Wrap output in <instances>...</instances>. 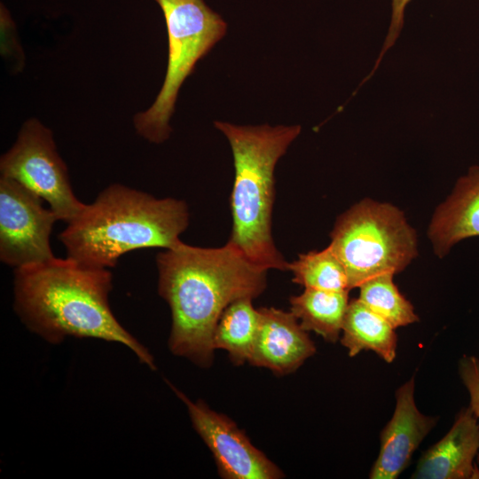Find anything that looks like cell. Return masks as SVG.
Here are the masks:
<instances>
[{
  "mask_svg": "<svg viewBox=\"0 0 479 479\" xmlns=\"http://www.w3.org/2000/svg\"><path fill=\"white\" fill-rule=\"evenodd\" d=\"M0 172L46 201L59 220L70 222L86 205L73 192L52 132L35 118L23 124L14 145L1 156Z\"/></svg>",
  "mask_w": 479,
  "mask_h": 479,
  "instance_id": "cell-7",
  "label": "cell"
},
{
  "mask_svg": "<svg viewBox=\"0 0 479 479\" xmlns=\"http://www.w3.org/2000/svg\"><path fill=\"white\" fill-rule=\"evenodd\" d=\"M479 426L471 408H462L445 434L420 456L412 479H478Z\"/></svg>",
  "mask_w": 479,
  "mask_h": 479,
  "instance_id": "cell-12",
  "label": "cell"
},
{
  "mask_svg": "<svg viewBox=\"0 0 479 479\" xmlns=\"http://www.w3.org/2000/svg\"><path fill=\"white\" fill-rule=\"evenodd\" d=\"M20 183L0 177V260L14 268L54 257L50 236L56 214Z\"/></svg>",
  "mask_w": 479,
  "mask_h": 479,
  "instance_id": "cell-8",
  "label": "cell"
},
{
  "mask_svg": "<svg viewBox=\"0 0 479 479\" xmlns=\"http://www.w3.org/2000/svg\"><path fill=\"white\" fill-rule=\"evenodd\" d=\"M349 302L348 290L305 288L301 294L290 298L291 312L302 327L334 343L340 338Z\"/></svg>",
  "mask_w": 479,
  "mask_h": 479,
  "instance_id": "cell-15",
  "label": "cell"
},
{
  "mask_svg": "<svg viewBox=\"0 0 479 479\" xmlns=\"http://www.w3.org/2000/svg\"><path fill=\"white\" fill-rule=\"evenodd\" d=\"M479 236V166L471 167L451 195L433 214L428 237L435 254L443 257L458 242Z\"/></svg>",
  "mask_w": 479,
  "mask_h": 479,
  "instance_id": "cell-13",
  "label": "cell"
},
{
  "mask_svg": "<svg viewBox=\"0 0 479 479\" xmlns=\"http://www.w3.org/2000/svg\"><path fill=\"white\" fill-rule=\"evenodd\" d=\"M156 264L158 292L171 311L170 351L200 367L210 366L220 317L234 301L259 296L266 287L267 270L230 243L205 248L180 241L159 253Z\"/></svg>",
  "mask_w": 479,
  "mask_h": 479,
  "instance_id": "cell-1",
  "label": "cell"
},
{
  "mask_svg": "<svg viewBox=\"0 0 479 479\" xmlns=\"http://www.w3.org/2000/svg\"><path fill=\"white\" fill-rule=\"evenodd\" d=\"M343 264L349 288L404 271L418 255L417 235L403 211L364 199L337 219L329 245Z\"/></svg>",
  "mask_w": 479,
  "mask_h": 479,
  "instance_id": "cell-5",
  "label": "cell"
},
{
  "mask_svg": "<svg viewBox=\"0 0 479 479\" xmlns=\"http://www.w3.org/2000/svg\"><path fill=\"white\" fill-rule=\"evenodd\" d=\"M187 204L157 199L122 184L102 190L59 233L67 256L88 266L110 269L124 254L141 248H171L189 224Z\"/></svg>",
  "mask_w": 479,
  "mask_h": 479,
  "instance_id": "cell-3",
  "label": "cell"
},
{
  "mask_svg": "<svg viewBox=\"0 0 479 479\" xmlns=\"http://www.w3.org/2000/svg\"><path fill=\"white\" fill-rule=\"evenodd\" d=\"M166 21L169 56L162 87L146 111L134 117L135 129L146 140H167L178 90L195 65L225 35L226 22L204 0H154Z\"/></svg>",
  "mask_w": 479,
  "mask_h": 479,
  "instance_id": "cell-6",
  "label": "cell"
},
{
  "mask_svg": "<svg viewBox=\"0 0 479 479\" xmlns=\"http://www.w3.org/2000/svg\"><path fill=\"white\" fill-rule=\"evenodd\" d=\"M252 300L245 297L232 302L220 317L214 333V349L226 350L236 365L249 361L259 327V310L253 307Z\"/></svg>",
  "mask_w": 479,
  "mask_h": 479,
  "instance_id": "cell-16",
  "label": "cell"
},
{
  "mask_svg": "<svg viewBox=\"0 0 479 479\" xmlns=\"http://www.w3.org/2000/svg\"><path fill=\"white\" fill-rule=\"evenodd\" d=\"M394 275L385 273L364 282L358 299L397 329L419 321V317L394 283Z\"/></svg>",
  "mask_w": 479,
  "mask_h": 479,
  "instance_id": "cell-18",
  "label": "cell"
},
{
  "mask_svg": "<svg viewBox=\"0 0 479 479\" xmlns=\"http://www.w3.org/2000/svg\"><path fill=\"white\" fill-rule=\"evenodd\" d=\"M410 1L411 0H392L391 20L388 35L386 36L380 56L376 60L375 66L370 75H367L366 79H369L373 75V72L377 69L386 51L392 47V45L397 39L404 25V11Z\"/></svg>",
  "mask_w": 479,
  "mask_h": 479,
  "instance_id": "cell-20",
  "label": "cell"
},
{
  "mask_svg": "<svg viewBox=\"0 0 479 479\" xmlns=\"http://www.w3.org/2000/svg\"><path fill=\"white\" fill-rule=\"evenodd\" d=\"M342 333L340 342L349 357L372 350L386 363H392L397 356L396 328L358 298L349 302Z\"/></svg>",
  "mask_w": 479,
  "mask_h": 479,
  "instance_id": "cell-14",
  "label": "cell"
},
{
  "mask_svg": "<svg viewBox=\"0 0 479 479\" xmlns=\"http://www.w3.org/2000/svg\"><path fill=\"white\" fill-rule=\"evenodd\" d=\"M185 404L192 426L212 452L217 471L225 479H279L283 472L250 442L227 416L203 401H192L168 382Z\"/></svg>",
  "mask_w": 479,
  "mask_h": 479,
  "instance_id": "cell-9",
  "label": "cell"
},
{
  "mask_svg": "<svg viewBox=\"0 0 479 479\" xmlns=\"http://www.w3.org/2000/svg\"><path fill=\"white\" fill-rule=\"evenodd\" d=\"M230 142L235 178L231 195L232 236L228 243L251 263L265 269L288 270L271 236L274 169L300 134L301 126H236L216 122Z\"/></svg>",
  "mask_w": 479,
  "mask_h": 479,
  "instance_id": "cell-4",
  "label": "cell"
},
{
  "mask_svg": "<svg viewBox=\"0 0 479 479\" xmlns=\"http://www.w3.org/2000/svg\"><path fill=\"white\" fill-rule=\"evenodd\" d=\"M414 389L412 376L396 390L395 410L381 432L380 451L369 473L370 479L397 478L438 420V417L420 412L414 400Z\"/></svg>",
  "mask_w": 479,
  "mask_h": 479,
  "instance_id": "cell-10",
  "label": "cell"
},
{
  "mask_svg": "<svg viewBox=\"0 0 479 479\" xmlns=\"http://www.w3.org/2000/svg\"><path fill=\"white\" fill-rule=\"evenodd\" d=\"M458 371L469 394L468 406L476 417L479 426V358L471 355H463L459 360ZM476 460L479 462V453Z\"/></svg>",
  "mask_w": 479,
  "mask_h": 479,
  "instance_id": "cell-19",
  "label": "cell"
},
{
  "mask_svg": "<svg viewBox=\"0 0 479 479\" xmlns=\"http://www.w3.org/2000/svg\"><path fill=\"white\" fill-rule=\"evenodd\" d=\"M293 281L304 288L327 291H349L346 270L328 246L320 251L301 254L288 263Z\"/></svg>",
  "mask_w": 479,
  "mask_h": 479,
  "instance_id": "cell-17",
  "label": "cell"
},
{
  "mask_svg": "<svg viewBox=\"0 0 479 479\" xmlns=\"http://www.w3.org/2000/svg\"><path fill=\"white\" fill-rule=\"evenodd\" d=\"M260 322L248 363L283 375L295 371L316 346L295 316L276 308L259 309Z\"/></svg>",
  "mask_w": 479,
  "mask_h": 479,
  "instance_id": "cell-11",
  "label": "cell"
},
{
  "mask_svg": "<svg viewBox=\"0 0 479 479\" xmlns=\"http://www.w3.org/2000/svg\"><path fill=\"white\" fill-rule=\"evenodd\" d=\"M112 288L109 269L54 256L14 269L13 308L27 328L50 343L67 337L117 342L154 370L152 354L114 315L109 304Z\"/></svg>",
  "mask_w": 479,
  "mask_h": 479,
  "instance_id": "cell-2",
  "label": "cell"
}]
</instances>
